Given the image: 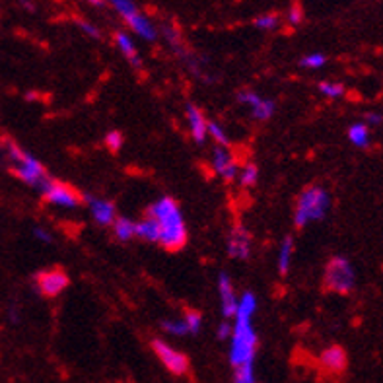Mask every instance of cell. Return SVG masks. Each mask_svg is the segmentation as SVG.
<instances>
[{"label": "cell", "instance_id": "obj_1", "mask_svg": "<svg viewBox=\"0 0 383 383\" xmlns=\"http://www.w3.org/2000/svg\"><path fill=\"white\" fill-rule=\"evenodd\" d=\"M257 311V298L253 292H243L239 296L236 317L232 323L230 337V364L237 368L241 364H251L255 360L257 333L251 320Z\"/></svg>", "mask_w": 383, "mask_h": 383}, {"label": "cell", "instance_id": "obj_2", "mask_svg": "<svg viewBox=\"0 0 383 383\" xmlns=\"http://www.w3.org/2000/svg\"><path fill=\"white\" fill-rule=\"evenodd\" d=\"M147 216L154 218L160 226V243L167 251H177L187 243V224L183 218L179 204L164 197L160 201H156L154 204H150Z\"/></svg>", "mask_w": 383, "mask_h": 383}, {"label": "cell", "instance_id": "obj_3", "mask_svg": "<svg viewBox=\"0 0 383 383\" xmlns=\"http://www.w3.org/2000/svg\"><path fill=\"white\" fill-rule=\"evenodd\" d=\"M2 154H4V160L12 170V174L16 175L20 181H24L39 193L45 191L49 183L53 181V177L47 174V170L36 156L26 152L14 140H10V138L2 140Z\"/></svg>", "mask_w": 383, "mask_h": 383}, {"label": "cell", "instance_id": "obj_4", "mask_svg": "<svg viewBox=\"0 0 383 383\" xmlns=\"http://www.w3.org/2000/svg\"><path fill=\"white\" fill-rule=\"evenodd\" d=\"M329 206H331L329 193L320 185H311L298 197L294 210V224L298 228H306L311 222H320L327 216Z\"/></svg>", "mask_w": 383, "mask_h": 383}, {"label": "cell", "instance_id": "obj_5", "mask_svg": "<svg viewBox=\"0 0 383 383\" xmlns=\"http://www.w3.org/2000/svg\"><path fill=\"white\" fill-rule=\"evenodd\" d=\"M325 286L331 292L350 294L356 286V273L347 257H333L325 266Z\"/></svg>", "mask_w": 383, "mask_h": 383}, {"label": "cell", "instance_id": "obj_6", "mask_svg": "<svg viewBox=\"0 0 383 383\" xmlns=\"http://www.w3.org/2000/svg\"><path fill=\"white\" fill-rule=\"evenodd\" d=\"M41 195L45 197V201L49 202V204L59 206V209L74 210L78 209L84 202V195H80L76 189H73L70 185L55 181V179L49 183V187H47Z\"/></svg>", "mask_w": 383, "mask_h": 383}, {"label": "cell", "instance_id": "obj_7", "mask_svg": "<svg viewBox=\"0 0 383 383\" xmlns=\"http://www.w3.org/2000/svg\"><path fill=\"white\" fill-rule=\"evenodd\" d=\"M152 350L158 356V360L175 375H183L189 372V358L174 348L170 343H165L162 338H154L152 340Z\"/></svg>", "mask_w": 383, "mask_h": 383}, {"label": "cell", "instance_id": "obj_8", "mask_svg": "<svg viewBox=\"0 0 383 383\" xmlns=\"http://www.w3.org/2000/svg\"><path fill=\"white\" fill-rule=\"evenodd\" d=\"M237 101L243 103L247 110L251 111V115L257 119V121H266L274 115L276 111V105H274L273 100H266L263 96H259L253 90H241L237 93Z\"/></svg>", "mask_w": 383, "mask_h": 383}, {"label": "cell", "instance_id": "obj_9", "mask_svg": "<svg viewBox=\"0 0 383 383\" xmlns=\"http://www.w3.org/2000/svg\"><path fill=\"white\" fill-rule=\"evenodd\" d=\"M36 286L39 292L47 296V298H55L63 292L68 286V274L61 271V269H51V271H43L37 274Z\"/></svg>", "mask_w": 383, "mask_h": 383}, {"label": "cell", "instance_id": "obj_10", "mask_svg": "<svg viewBox=\"0 0 383 383\" xmlns=\"http://www.w3.org/2000/svg\"><path fill=\"white\" fill-rule=\"evenodd\" d=\"M212 170L226 181H234L239 175V165H237L236 158L232 156L228 147H216L212 148Z\"/></svg>", "mask_w": 383, "mask_h": 383}, {"label": "cell", "instance_id": "obj_11", "mask_svg": "<svg viewBox=\"0 0 383 383\" xmlns=\"http://www.w3.org/2000/svg\"><path fill=\"white\" fill-rule=\"evenodd\" d=\"M218 296H220V308H222V315L226 320H234L237 311V303H239V296L236 294V286L232 283L228 274H220L218 276Z\"/></svg>", "mask_w": 383, "mask_h": 383}, {"label": "cell", "instance_id": "obj_12", "mask_svg": "<svg viewBox=\"0 0 383 383\" xmlns=\"http://www.w3.org/2000/svg\"><path fill=\"white\" fill-rule=\"evenodd\" d=\"M84 201L88 202V209H90L91 218L96 220V224L100 226H111L117 214H115V204L100 197H91V195H84Z\"/></svg>", "mask_w": 383, "mask_h": 383}, {"label": "cell", "instance_id": "obj_13", "mask_svg": "<svg viewBox=\"0 0 383 383\" xmlns=\"http://www.w3.org/2000/svg\"><path fill=\"white\" fill-rule=\"evenodd\" d=\"M228 253L232 259H247L251 255V236L243 226H234L230 232Z\"/></svg>", "mask_w": 383, "mask_h": 383}, {"label": "cell", "instance_id": "obj_14", "mask_svg": "<svg viewBox=\"0 0 383 383\" xmlns=\"http://www.w3.org/2000/svg\"><path fill=\"white\" fill-rule=\"evenodd\" d=\"M185 115H187V123H189V133H191L193 140L197 144H202L206 138H209V121L202 115V111L197 107V105H187L185 110Z\"/></svg>", "mask_w": 383, "mask_h": 383}, {"label": "cell", "instance_id": "obj_15", "mask_svg": "<svg viewBox=\"0 0 383 383\" xmlns=\"http://www.w3.org/2000/svg\"><path fill=\"white\" fill-rule=\"evenodd\" d=\"M125 24L130 28L133 33H137L138 37H142V39H147V41H154L156 37H158V29H156V26L142 14V12H140V10L135 12L133 16H128V18L125 20Z\"/></svg>", "mask_w": 383, "mask_h": 383}, {"label": "cell", "instance_id": "obj_16", "mask_svg": "<svg viewBox=\"0 0 383 383\" xmlns=\"http://www.w3.org/2000/svg\"><path fill=\"white\" fill-rule=\"evenodd\" d=\"M321 364L325 370L329 372H343L345 368H347V352L343 350L340 347H329L323 350V354H321Z\"/></svg>", "mask_w": 383, "mask_h": 383}, {"label": "cell", "instance_id": "obj_17", "mask_svg": "<svg viewBox=\"0 0 383 383\" xmlns=\"http://www.w3.org/2000/svg\"><path fill=\"white\" fill-rule=\"evenodd\" d=\"M115 43H117V49L123 53V57L127 59L128 63L133 64L135 68H142V61H140V55H138V49L135 45V41L130 39V36H127L125 31H117L115 33Z\"/></svg>", "mask_w": 383, "mask_h": 383}, {"label": "cell", "instance_id": "obj_18", "mask_svg": "<svg viewBox=\"0 0 383 383\" xmlns=\"http://www.w3.org/2000/svg\"><path fill=\"white\" fill-rule=\"evenodd\" d=\"M137 237L144 239L148 243H160V226L154 218H142L137 222Z\"/></svg>", "mask_w": 383, "mask_h": 383}, {"label": "cell", "instance_id": "obj_19", "mask_svg": "<svg viewBox=\"0 0 383 383\" xmlns=\"http://www.w3.org/2000/svg\"><path fill=\"white\" fill-rule=\"evenodd\" d=\"M111 228H113V236L117 237L119 241H128V239L137 237V222L123 218V216H117L115 222L111 224Z\"/></svg>", "mask_w": 383, "mask_h": 383}, {"label": "cell", "instance_id": "obj_20", "mask_svg": "<svg viewBox=\"0 0 383 383\" xmlns=\"http://www.w3.org/2000/svg\"><path fill=\"white\" fill-rule=\"evenodd\" d=\"M348 140L354 144L356 148H368L372 142V135H370V127L366 123H354L348 127Z\"/></svg>", "mask_w": 383, "mask_h": 383}, {"label": "cell", "instance_id": "obj_21", "mask_svg": "<svg viewBox=\"0 0 383 383\" xmlns=\"http://www.w3.org/2000/svg\"><path fill=\"white\" fill-rule=\"evenodd\" d=\"M292 257H294V239L292 237H284V241L280 243V249H278V259H276L278 273L288 274L290 265H292Z\"/></svg>", "mask_w": 383, "mask_h": 383}, {"label": "cell", "instance_id": "obj_22", "mask_svg": "<svg viewBox=\"0 0 383 383\" xmlns=\"http://www.w3.org/2000/svg\"><path fill=\"white\" fill-rule=\"evenodd\" d=\"M162 329H164L167 335L172 337H185L189 335V327L185 320H164L162 321Z\"/></svg>", "mask_w": 383, "mask_h": 383}, {"label": "cell", "instance_id": "obj_23", "mask_svg": "<svg viewBox=\"0 0 383 383\" xmlns=\"http://www.w3.org/2000/svg\"><path fill=\"white\" fill-rule=\"evenodd\" d=\"M320 93L325 96L327 100H338L347 93V90H345V84L340 82H321Z\"/></svg>", "mask_w": 383, "mask_h": 383}, {"label": "cell", "instance_id": "obj_24", "mask_svg": "<svg viewBox=\"0 0 383 383\" xmlns=\"http://www.w3.org/2000/svg\"><path fill=\"white\" fill-rule=\"evenodd\" d=\"M239 183L243 187H253L259 179V170H257L255 164H246L241 170H239V175H237Z\"/></svg>", "mask_w": 383, "mask_h": 383}, {"label": "cell", "instance_id": "obj_25", "mask_svg": "<svg viewBox=\"0 0 383 383\" xmlns=\"http://www.w3.org/2000/svg\"><path fill=\"white\" fill-rule=\"evenodd\" d=\"M234 383H255V370L251 364H241L234 368Z\"/></svg>", "mask_w": 383, "mask_h": 383}, {"label": "cell", "instance_id": "obj_26", "mask_svg": "<svg viewBox=\"0 0 383 383\" xmlns=\"http://www.w3.org/2000/svg\"><path fill=\"white\" fill-rule=\"evenodd\" d=\"M110 4L123 20H127L128 16H133L135 12H138V6L135 4V0H110Z\"/></svg>", "mask_w": 383, "mask_h": 383}, {"label": "cell", "instance_id": "obj_27", "mask_svg": "<svg viewBox=\"0 0 383 383\" xmlns=\"http://www.w3.org/2000/svg\"><path fill=\"white\" fill-rule=\"evenodd\" d=\"M300 64L308 70H317V68H323L327 64V57L323 53H310V55L301 57Z\"/></svg>", "mask_w": 383, "mask_h": 383}, {"label": "cell", "instance_id": "obj_28", "mask_svg": "<svg viewBox=\"0 0 383 383\" xmlns=\"http://www.w3.org/2000/svg\"><path fill=\"white\" fill-rule=\"evenodd\" d=\"M280 26V18L276 14H263L255 18V28L261 31H273Z\"/></svg>", "mask_w": 383, "mask_h": 383}, {"label": "cell", "instance_id": "obj_29", "mask_svg": "<svg viewBox=\"0 0 383 383\" xmlns=\"http://www.w3.org/2000/svg\"><path fill=\"white\" fill-rule=\"evenodd\" d=\"M209 137L218 144V147H228V135L220 127L216 121H209Z\"/></svg>", "mask_w": 383, "mask_h": 383}, {"label": "cell", "instance_id": "obj_30", "mask_svg": "<svg viewBox=\"0 0 383 383\" xmlns=\"http://www.w3.org/2000/svg\"><path fill=\"white\" fill-rule=\"evenodd\" d=\"M183 320H185L187 327H189V335H199V333H201L202 315L199 311H187Z\"/></svg>", "mask_w": 383, "mask_h": 383}, {"label": "cell", "instance_id": "obj_31", "mask_svg": "<svg viewBox=\"0 0 383 383\" xmlns=\"http://www.w3.org/2000/svg\"><path fill=\"white\" fill-rule=\"evenodd\" d=\"M105 144H107L111 152H119L121 147H123V135L119 130H111V133H107V137H105Z\"/></svg>", "mask_w": 383, "mask_h": 383}, {"label": "cell", "instance_id": "obj_32", "mask_svg": "<svg viewBox=\"0 0 383 383\" xmlns=\"http://www.w3.org/2000/svg\"><path fill=\"white\" fill-rule=\"evenodd\" d=\"M78 28L82 29L84 33L88 37H91V39H100L101 37L100 29L96 28L93 24H90V22H86V20H78Z\"/></svg>", "mask_w": 383, "mask_h": 383}, {"label": "cell", "instance_id": "obj_33", "mask_svg": "<svg viewBox=\"0 0 383 383\" xmlns=\"http://www.w3.org/2000/svg\"><path fill=\"white\" fill-rule=\"evenodd\" d=\"M286 20L292 24V26H298L301 24V20H303V10H301L300 4H294L292 8L288 10V14H286Z\"/></svg>", "mask_w": 383, "mask_h": 383}, {"label": "cell", "instance_id": "obj_34", "mask_svg": "<svg viewBox=\"0 0 383 383\" xmlns=\"http://www.w3.org/2000/svg\"><path fill=\"white\" fill-rule=\"evenodd\" d=\"M33 236H36L41 243H53V236H51L45 228H41V226L33 228Z\"/></svg>", "mask_w": 383, "mask_h": 383}, {"label": "cell", "instance_id": "obj_35", "mask_svg": "<svg viewBox=\"0 0 383 383\" xmlns=\"http://www.w3.org/2000/svg\"><path fill=\"white\" fill-rule=\"evenodd\" d=\"M364 123L368 127H380L383 123V117L380 113H366L364 115Z\"/></svg>", "mask_w": 383, "mask_h": 383}, {"label": "cell", "instance_id": "obj_36", "mask_svg": "<svg viewBox=\"0 0 383 383\" xmlns=\"http://www.w3.org/2000/svg\"><path fill=\"white\" fill-rule=\"evenodd\" d=\"M230 337H232V323H220L218 327V338L220 340H230Z\"/></svg>", "mask_w": 383, "mask_h": 383}, {"label": "cell", "instance_id": "obj_37", "mask_svg": "<svg viewBox=\"0 0 383 383\" xmlns=\"http://www.w3.org/2000/svg\"><path fill=\"white\" fill-rule=\"evenodd\" d=\"M84 2H88V4L96 6V8H101V6H105V0H84Z\"/></svg>", "mask_w": 383, "mask_h": 383}]
</instances>
